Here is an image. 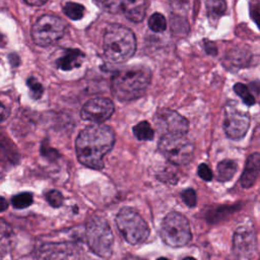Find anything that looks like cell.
I'll return each mask as SVG.
<instances>
[{
    "mask_svg": "<svg viewBox=\"0 0 260 260\" xmlns=\"http://www.w3.org/2000/svg\"><path fill=\"white\" fill-rule=\"evenodd\" d=\"M128 260H145V259H142V258H137V257H130Z\"/></svg>",
    "mask_w": 260,
    "mask_h": 260,
    "instance_id": "35",
    "label": "cell"
},
{
    "mask_svg": "<svg viewBox=\"0 0 260 260\" xmlns=\"http://www.w3.org/2000/svg\"><path fill=\"white\" fill-rule=\"evenodd\" d=\"M74 247L68 243H45L36 253L38 260H74Z\"/></svg>",
    "mask_w": 260,
    "mask_h": 260,
    "instance_id": "13",
    "label": "cell"
},
{
    "mask_svg": "<svg viewBox=\"0 0 260 260\" xmlns=\"http://www.w3.org/2000/svg\"><path fill=\"white\" fill-rule=\"evenodd\" d=\"M26 84L29 88V94L32 99L39 100L43 95V92H44L43 85L35 77H29L26 81Z\"/></svg>",
    "mask_w": 260,
    "mask_h": 260,
    "instance_id": "27",
    "label": "cell"
},
{
    "mask_svg": "<svg viewBox=\"0 0 260 260\" xmlns=\"http://www.w3.org/2000/svg\"><path fill=\"white\" fill-rule=\"evenodd\" d=\"M238 170V165L235 160L233 159H223L221 161L218 162L217 167H216V179L217 181L224 183L228 182L230 180L233 179V177L235 176L236 172Z\"/></svg>",
    "mask_w": 260,
    "mask_h": 260,
    "instance_id": "18",
    "label": "cell"
},
{
    "mask_svg": "<svg viewBox=\"0 0 260 260\" xmlns=\"http://www.w3.org/2000/svg\"><path fill=\"white\" fill-rule=\"evenodd\" d=\"M148 26L154 32H162L167 28L166 17L158 12L151 14L148 19Z\"/></svg>",
    "mask_w": 260,
    "mask_h": 260,
    "instance_id": "25",
    "label": "cell"
},
{
    "mask_svg": "<svg viewBox=\"0 0 260 260\" xmlns=\"http://www.w3.org/2000/svg\"><path fill=\"white\" fill-rule=\"evenodd\" d=\"M84 54L78 49H66L63 55L56 61L57 67L64 71H69L81 66Z\"/></svg>",
    "mask_w": 260,
    "mask_h": 260,
    "instance_id": "16",
    "label": "cell"
},
{
    "mask_svg": "<svg viewBox=\"0 0 260 260\" xmlns=\"http://www.w3.org/2000/svg\"><path fill=\"white\" fill-rule=\"evenodd\" d=\"M151 81V72L143 66H134L116 73L112 79L113 94L122 102L141 98Z\"/></svg>",
    "mask_w": 260,
    "mask_h": 260,
    "instance_id": "2",
    "label": "cell"
},
{
    "mask_svg": "<svg viewBox=\"0 0 260 260\" xmlns=\"http://www.w3.org/2000/svg\"><path fill=\"white\" fill-rule=\"evenodd\" d=\"M181 198L183 200V202L190 208L196 206L197 204V196H196V192L194 189L192 188H188L182 191L181 193Z\"/></svg>",
    "mask_w": 260,
    "mask_h": 260,
    "instance_id": "29",
    "label": "cell"
},
{
    "mask_svg": "<svg viewBox=\"0 0 260 260\" xmlns=\"http://www.w3.org/2000/svg\"><path fill=\"white\" fill-rule=\"evenodd\" d=\"M116 224L124 239L131 245L143 243L149 236V228L133 208L124 207L116 215Z\"/></svg>",
    "mask_w": 260,
    "mask_h": 260,
    "instance_id": "6",
    "label": "cell"
},
{
    "mask_svg": "<svg viewBox=\"0 0 260 260\" xmlns=\"http://www.w3.org/2000/svg\"><path fill=\"white\" fill-rule=\"evenodd\" d=\"M234 90L235 92L242 99V101L244 102L245 105L247 106H253L255 104V98L253 96V94L250 92L249 88L247 87V85L243 84V83H236L234 85Z\"/></svg>",
    "mask_w": 260,
    "mask_h": 260,
    "instance_id": "26",
    "label": "cell"
},
{
    "mask_svg": "<svg viewBox=\"0 0 260 260\" xmlns=\"http://www.w3.org/2000/svg\"><path fill=\"white\" fill-rule=\"evenodd\" d=\"M19 160V153L12 141L3 133H0V167L8 169Z\"/></svg>",
    "mask_w": 260,
    "mask_h": 260,
    "instance_id": "14",
    "label": "cell"
},
{
    "mask_svg": "<svg viewBox=\"0 0 260 260\" xmlns=\"http://www.w3.org/2000/svg\"><path fill=\"white\" fill-rule=\"evenodd\" d=\"M250 126V116L236 105H226L223 129L226 136L234 140L243 138Z\"/></svg>",
    "mask_w": 260,
    "mask_h": 260,
    "instance_id": "10",
    "label": "cell"
},
{
    "mask_svg": "<svg viewBox=\"0 0 260 260\" xmlns=\"http://www.w3.org/2000/svg\"><path fill=\"white\" fill-rule=\"evenodd\" d=\"M154 123L164 134H186L189 122L178 112L170 109H159L154 115Z\"/></svg>",
    "mask_w": 260,
    "mask_h": 260,
    "instance_id": "11",
    "label": "cell"
},
{
    "mask_svg": "<svg viewBox=\"0 0 260 260\" xmlns=\"http://www.w3.org/2000/svg\"><path fill=\"white\" fill-rule=\"evenodd\" d=\"M136 39L131 29L120 24H111L104 35V53L112 63H122L135 53Z\"/></svg>",
    "mask_w": 260,
    "mask_h": 260,
    "instance_id": "3",
    "label": "cell"
},
{
    "mask_svg": "<svg viewBox=\"0 0 260 260\" xmlns=\"http://www.w3.org/2000/svg\"><path fill=\"white\" fill-rule=\"evenodd\" d=\"M182 260H196L195 258H193V257H190V256H188V257H185V258H183Z\"/></svg>",
    "mask_w": 260,
    "mask_h": 260,
    "instance_id": "37",
    "label": "cell"
},
{
    "mask_svg": "<svg viewBox=\"0 0 260 260\" xmlns=\"http://www.w3.org/2000/svg\"><path fill=\"white\" fill-rule=\"evenodd\" d=\"M233 252L236 260H253L257 252L256 232L250 224H242L234 233Z\"/></svg>",
    "mask_w": 260,
    "mask_h": 260,
    "instance_id": "9",
    "label": "cell"
},
{
    "mask_svg": "<svg viewBox=\"0 0 260 260\" xmlns=\"http://www.w3.org/2000/svg\"><path fill=\"white\" fill-rule=\"evenodd\" d=\"M4 45V41H3V37L0 35V47H2Z\"/></svg>",
    "mask_w": 260,
    "mask_h": 260,
    "instance_id": "36",
    "label": "cell"
},
{
    "mask_svg": "<svg viewBox=\"0 0 260 260\" xmlns=\"http://www.w3.org/2000/svg\"><path fill=\"white\" fill-rule=\"evenodd\" d=\"M25 3L31 6H41L47 2V0H24Z\"/></svg>",
    "mask_w": 260,
    "mask_h": 260,
    "instance_id": "33",
    "label": "cell"
},
{
    "mask_svg": "<svg viewBox=\"0 0 260 260\" xmlns=\"http://www.w3.org/2000/svg\"><path fill=\"white\" fill-rule=\"evenodd\" d=\"M115 144V133L107 125L93 124L82 129L75 141L78 160L93 170L104 168V157Z\"/></svg>",
    "mask_w": 260,
    "mask_h": 260,
    "instance_id": "1",
    "label": "cell"
},
{
    "mask_svg": "<svg viewBox=\"0 0 260 260\" xmlns=\"http://www.w3.org/2000/svg\"><path fill=\"white\" fill-rule=\"evenodd\" d=\"M32 194L29 192H22L14 195L11 198V204L16 209H23L31 205L32 203Z\"/></svg>",
    "mask_w": 260,
    "mask_h": 260,
    "instance_id": "24",
    "label": "cell"
},
{
    "mask_svg": "<svg viewBox=\"0 0 260 260\" xmlns=\"http://www.w3.org/2000/svg\"><path fill=\"white\" fill-rule=\"evenodd\" d=\"M157 260H169L168 258H165V257H160V258H158Z\"/></svg>",
    "mask_w": 260,
    "mask_h": 260,
    "instance_id": "38",
    "label": "cell"
},
{
    "mask_svg": "<svg viewBox=\"0 0 260 260\" xmlns=\"http://www.w3.org/2000/svg\"><path fill=\"white\" fill-rule=\"evenodd\" d=\"M126 0H94L95 4L106 12L122 13Z\"/></svg>",
    "mask_w": 260,
    "mask_h": 260,
    "instance_id": "22",
    "label": "cell"
},
{
    "mask_svg": "<svg viewBox=\"0 0 260 260\" xmlns=\"http://www.w3.org/2000/svg\"><path fill=\"white\" fill-rule=\"evenodd\" d=\"M159 235L162 242L173 248L187 245L192 236L188 219L182 213L176 211H172L165 216Z\"/></svg>",
    "mask_w": 260,
    "mask_h": 260,
    "instance_id": "7",
    "label": "cell"
},
{
    "mask_svg": "<svg viewBox=\"0 0 260 260\" xmlns=\"http://www.w3.org/2000/svg\"><path fill=\"white\" fill-rule=\"evenodd\" d=\"M197 173H198L199 177L202 180L206 181V182H209L212 179V172H211V170L209 169V167L206 164H200L198 166Z\"/></svg>",
    "mask_w": 260,
    "mask_h": 260,
    "instance_id": "30",
    "label": "cell"
},
{
    "mask_svg": "<svg viewBox=\"0 0 260 260\" xmlns=\"http://www.w3.org/2000/svg\"><path fill=\"white\" fill-rule=\"evenodd\" d=\"M133 133L139 140H152L154 137V131L150 124L146 121H141L133 127Z\"/></svg>",
    "mask_w": 260,
    "mask_h": 260,
    "instance_id": "21",
    "label": "cell"
},
{
    "mask_svg": "<svg viewBox=\"0 0 260 260\" xmlns=\"http://www.w3.org/2000/svg\"><path fill=\"white\" fill-rule=\"evenodd\" d=\"M113 102L108 98H93L87 101L80 111V117L84 121L101 124L108 120L114 113Z\"/></svg>",
    "mask_w": 260,
    "mask_h": 260,
    "instance_id": "12",
    "label": "cell"
},
{
    "mask_svg": "<svg viewBox=\"0 0 260 260\" xmlns=\"http://www.w3.org/2000/svg\"><path fill=\"white\" fill-rule=\"evenodd\" d=\"M85 238L88 248L98 256L109 259L113 254L114 236L107 219L92 215L85 225Z\"/></svg>",
    "mask_w": 260,
    "mask_h": 260,
    "instance_id": "4",
    "label": "cell"
},
{
    "mask_svg": "<svg viewBox=\"0 0 260 260\" xmlns=\"http://www.w3.org/2000/svg\"><path fill=\"white\" fill-rule=\"evenodd\" d=\"M260 170V155L258 152L252 153L246 161V166L241 176V184L244 188H250L256 182Z\"/></svg>",
    "mask_w": 260,
    "mask_h": 260,
    "instance_id": "15",
    "label": "cell"
},
{
    "mask_svg": "<svg viewBox=\"0 0 260 260\" xmlns=\"http://www.w3.org/2000/svg\"><path fill=\"white\" fill-rule=\"evenodd\" d=\"M66 29V24L63 19L54 15L41 16L31 28V38L36 45L47 47L55 44L60 40Z\"/></svg>",
    "mask_w": 260,
    "mask_h": 260,
    "instance_id": "8",
    "label": "cell"
},
{
    "mask_svg": "<svg viewBox=\"0 0 260 260\" xmlns=\"http://www.w3.org/2000/svg\"><path fill=\"white\" fill-rule=\"evenodd\" d=\"M146 12V0H126L122 13L133 22H141Z\"/></svg>",
    "mask_w": 260,
    "mask_h": 260,
    "instance_id": "17",
    "label": "cell"
},
{
    "mask_svg": "<svg viewBox=\"0 0 260 260\" xmlns=\"http://www.w3.org/2000/svg\"><path fill=\"white\" fill-rule=\"evenodd\" d=\"M206 9L211 20H217L226 10L224 0H206Z\"/></svg>",
    "mask_w": 260,
    "mask_h": 260,
    "instance_id": "20",
    "label": "cell"
},
{
    "mask_svg": "<svg viewBox=\"0 0 260 260\" xmlns=\"http://www.w3.org/2000/svg\"><path fill=\"white\" fill-rule=\"evenodd\" d=\"M64 13L73 20H78L84 15V6L76 2H67L63 8Z\"/></svg>",
    "mask_w": 260,
    "mask_h": 260,
    "instance_id": "23",
    "label": "cell"
},
{
    "mask_svg": "<svg viewBox=\"0 0 260 260\" xmlns=\"http://www.w3.org/2000/svg\"><path fill=\"white\" fill-rule=\"evenodd\" d=\"M7 117H8V110L4 107L3 104L0 103V123L6 120Z\"/></svg>",
    "mask_w": 260,
    "mask_h": 260,
    "instance_id": "32",
    "label": "cell"
},
{
    "mask_svg": "<svg viewBox=\"0 0 260 260\" xmlns=\"http://www.w3.org/2000/svg\"><path fill=\"white\" fill-rule=\"evenodd\" d=\"M7 207H8V202H7V200H6L4 197L0 196V212L6 210Z\"/></svg>",
    "mask_w": 260,
    "mask_h": 260,
    "instance_id": "34",
    "label": "cell"
},
{
    "mask_svg": "<svg viewBox=\"0 0 260 260\" xmlns=\"http://www.w3.org/2000/svg\"><path fill=\"white\" fill-rule=\"evenodd\" d=\"M41 152L44 156L48 157V158H51V159H54V158H57L59 156V153L56 149L54 148H51L50 146L46 145V143H43L42 145V148H41Z\"/></svg>",
    "mask_w": 260,
    "mask_h": 260,
    "instance_id": "31",
    "label": "cell"
},
{
    "mask_svg": "<svg viewBox=\"0 0 260 260\" xmlns=\"http://www.w3.org/2000/svg\"><path fill=\"white\" fill-rule=\"evenodd\" d=\"M1 175H2V174H1V173H0V179H1V177H2V176H1Z\"/></svg>",
    "mask_w": 260,
    "mask_h": 260,
    "instance_id": "39",
    "label": "cell"
},
{
    "mask_svg": "<svg viewBox=\"0 0 260 260\" xmlns=\"http://www.w3.org/2000/svg\"><path fill=\"white\" fill-rule=\"evenodd\" d=\"M13 231L10 224L0 218V255L7 254L12 246Z\"/></svg>",
    "mask_w": 260,
    "mask_h": 260,
    "instance_id": "19",
    "label": "cell"
},
{
    "mask_svg": "<svg viewBox=\"0 0 260 260\" xmlns=\"http://www.w3.org/2000/svg\"><path fill=\"white\" fill-rule=\"evenodd\" d=\"M158 149L176 166L188 165L194 155V144L186 134H164L159 139Z\"/></svg>",
    "mask_w": 260,
    "mask_h": 260,
    "instance_id": "5",
    "label": "cell"
},
{
    "mask_svg": "<svg viewBox=\"0 0 260 260\" xmlns=\"http://www.w3.org/2000/svg\"><path fill=\"white\" fill-rule=\"evenodd\" d=\"M46 199L48 201V203L55 208L60 207L63 204L64 198L63 195L60 191L58 190H50L46 193Z\"/></svg>",
    "mask_w": 260,
    "mask_h": 260,
    "instance_id": "28",
    "label": "cell"
}]
</instances>
